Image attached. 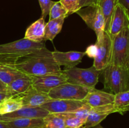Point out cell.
<instances>
[{"mask_svg":"<svg viewBox=\"0 0 129 128\" xmlns=\"http://www.w3.org/2000/svg\"><path fill=\"white\" fill-rule=\"evenodd\" d=\"M15 67L29 76L61 74L62 70L53 57L52 52L46 47L21 58Z\"/></svg>","mask_w":129,"mask_h":128,"instance_id":"1","label":"cell"},{"mask_svg":"<svg viewBox=\"0 0 129 128\" xmlns=\"http://www.w3.org/2000/svg\"><path fill=\"white\" fill-rule=\"evenodd\" d=\"M46 47L45 41L35 42L28 39H20L0 45V64H15L28 54Z\"/></svg>","mask_w":129,"mask_h":128,"instance_id":"2","label":"cell"},{"mask_svg":"<svg viewBox=\"0 0 129 128\" xmlns=\"http://www.w3.org/2000/svg\"><path fill=\"white\" fill-rule=\"evenodd\" d=\"M105 89L113 94L129 90L127 68L110 63L101 71Z\"/></svg>","mask_w":129,"mask_h":128,"instance_id":"3","label":"cell"},{"mask_svg":"<svg viewBox=\"0 0 129 128\" xmlns=\"http://www.w3.org/2000/svg\"><path fill=\"white\" fill-rule=\"evenodd\" d=\"M110 63L125 68L129 65V25L112 39Z\"/></svg>","mask_w":129,"mask_h":128,"instance_id":"4","label":"cell"},{"mask_svg":"<svg viewBox=\"0 0 129 128\" xmlns=\"http://www.w3.org/2000/svg\"><path fill=\"white\" fill-rule=\"evenodd\" d=\"M62 72L66 76L68 82L88 88H95L101 74V71L93 65L88 69H79L76 67L65 69Z\"/></svg>","mask_w":129,"mask_h":128,"instance_id":"5","label":"cell"},{"mask_svg":"<svg viewBox=\"0 0 129 128\" xmlns=\"http://www.w3.org/2000/svg\"><path fill=\"white\" fill-rule=\"evenodd\" d=\"M76 13L83 19L88 27L94 31L96 35V41L103 39L105 33V18L100 6L82 8Z\"/></svg>","mask_w":129,"mask_h":128,"instance_id":"6","label":"cell"},{"mask_svg":"<svg viewBox=\"0 0 129 128\" xmlns=\"http://www.w3.org/2000/svg\"><path fill=\"white\" fill-rule=\"evenodd\" d=\"M91 89L67 82L52 89L48 94L52 99L83 100Z\"/></svg>","mask_w":129,"mask_h":128,"instance_id":"7","label":"cell"},{"mask_svg":"<svg viewBox=\"0 0 129 128\" xmlns=\"http://www.w3.org/2000/svg\"><path fill=\"white\" fill-rule=\"evenodd\" d=\"M30 77L33 87L38 91L46 94H49L54 88L68 82L66 76L63 72L61 74H51Z\"/></svg>","mask_w":129,"mask_h":128,"instance_id":"8","label":"cell"},{"mask_svg":"<svg viewBox=\"0 0 129 128\" xmlns=\"http://www.w3.org/2000/svg\"><path fill=\"white\" fill-rule=\"evenodd\" d=\"M95 44L98 48V51L94 58L93 65L97 70L102 71L110 63L112 40L109 35L105 31L103 39L96 41Z\"/></svg>","mask_w":129,"mask_h":128,"instance_id":"9","label":"cell"},{"mask_svg":"<svg viewBox=\"0 0 129 128\" xmlns=\"http://www.w3.org/2000/svg\"><path fill=\"white\" fill-rule=\"evenodd\" d=\"M84 104V103L82 100L52 99L40 107L47 110L49 113L62 114L74 112Z\"/></svg>","mask_w":129,"mask_h":128,"instance_id":"10","label":"cell"},{"mask_svg":"<svg viewBox=\"0 0 129 128\" xmlns=\"http://www.w3.org/2000/svg\"><path fill=\"white\" fill-rule=\"evenodd\" d=\"M128 25H129V15L122 5L117 3L112 15L107 33L112 40Z\"/></svg>","mask_w":129,"mask_h":128,"instance_id":"11","label":"cell"},{"mask_svg":"<svg viewBox=\"0 0 129 128\" xmlns=\"http://www.w3.org/2000/svg\"><path fill=\"white\" fill-rule=\"evenodd\" d=\"M49 114V112L41 107H21L8 114L0 115V121L7 122L23 118H43Z\"/></svg>","mask_w":129,"mask_h":128,"instance_id":"12","label":"cell"},{"mask_svg":"<svg viewBox=\"0 0 129 128\" xmlns=\"http://www.w3.org/2000/svg\"><path fill=\"white\" fill-rule=\"evenodd\" d=\"M52 52L53 57L55 62L60 67L64 66L66 69L75 67L86 55L85 52L76 51H69L66 52L54 51Z\"/></svg>","mask_w":129,"mask_h":128,"instance_id":"13","label":"cell"},{"mask_svg":"<svg viewBox=\"0 0 129 128\" xmlns=\"http://www.w3.org/2000/svg\"><path fill=\"white\" fill-rule=\"evenodd\" d=\"M115 94L92 88L82 101L91 107L112 104L114 101Z\"/></svg>","mask_w":129,"mask_h":128,"instance_id":"14","label":"cell"},{"mask_svg":"<svg viewBox=\"0 0 129 128\" xmlns=\"http://www.w3.org/2000/svg\"><path fill=\"white\" fill-rule=\"evenodd\" d=\"M20 95L22 99L23 107H40L52 100L49 94L38 91L33 87Z\"/></svg>","mask_w":129,"mask_h":128,"instance_id":"15","label":"cell"},{"mask_svg":"<svg viewBox=\"0 0 129 128\" xmlns=\"http://www.w3.org/2000/svg\"><path fill=\"white\" fill-rule=\"evenodd\" d=\"M45 26V19L40 18L27 28L24 38L35 42H42L44 41Z\"/></svg>","mask_w":129,"mask_h":128,"instance_id":"16","label":"cell"},{"mask_svg":"<svg viewBox=\"0 0 129 128\" xmlns=\"http://www.w3.org/2000/svg\"><path fill=\"white\" fill-rule=\"evenodd\" d=\"M26 75H28L18 70L15 64H0V80L6 85Z\"/></svg>","mask_w":129,"mask_h":128,"instance_id":"17","label":"cell"},{"mask_svg":"<svg viewBox=\"0 0 129 128\" xmlns=\"http://www.w3.org/2000/svg\"><path fill=\"white\" fill-rule=\"evenodd\" d=\"M32 87L31 77L26 75L8 85V93L11 96L19 95L27 92Z\"/></svg>","mask_w":129,"mask_h":128,"instance_id":"18","label":"cell"},{"mask_svg":"<svg viewBox=\"0 0 129 128\" xmlns=\"http://www.w3.org/2000/svg\"><path fill=\"white\" fill-rule=\"evenodd\" d=\"M5 122L10 128H44V118H23Z\"/></svg>","mask_w":129,"mask_h":128,"instance_id":"19","label":"cell"},{"mask_svg":"<svg viewBox=\"0 0 129 128\" xmlns=\"http://www.w3.org/2000/svg\"><path fill=\"white\" fill-rule=\"evenodd\" d=\"M65 18H60L58 19L49 20L45 26L44 41L50 40L52 41L54 40L55 36L61 31Z\"/></svg>","mask_w":129,"mask_h":128,"instance_id":"20","label":"cell"},{"mask_svg":"<svg viewBox=\"0 0 129 128\" xmlns=\"http://www.w3.org/2000/svg\"><path fill=\"white\" fill-rule=\"evenodd\" d=\"M21 107L23 104L21 95L10 96L0 103V115L12 112Z\"/></svg>","mask_w":129,"mask_h":128,"instance_id":"21","label":"cell"},{"mask_svg":"<svg viewBox=\"0 0 129 128\" xmlns=\"http://www.w3.org/2000/svg\"><path fill=\"white\" fill-rule=\"evenodd\" d=\"M115 112L123 115L129 111V90L115 94L113 103Z\"/></svg>","mask_w":129,"mask_h":128,"instance_id":"22","label":"cell"},{"mask_svg":"<svg viewBox=\"0 0 129 128\" xmlns=\"http://www.w3.org/2000/svg\"><path fill=\"white\" fill-rule=\"evenodd\" d=\"M117 3V0H100L99 6L104 16L105 31L107 33L108 31L111 18Z\"/></svg>","mask_w":129,"mask_h":128,"instance_id":"23","label":"cell"},{"mask_svg":"<svg viewBox=\"0 0 129 128\" xmlns=\"http://www.w3.org/2000/svg\"><path fill=\"white\" fill-rule=\"evenodd\" d=\"M108 115V114L92 107L83 128H92L100 124Z\"/></svg>","mask_w":129,"mask_h":128,"instance_id":"24","label":"cell"},{"mask_svg":"<svg viewBox=\"0 0 129 128\" xmlns=\"http://www.w3.org/2000/svg\"><path fill=\"white\" fill-rule=\"evenodd\" d=\"M44 128H66L64 118L60 114L49 113L44 118Z\"/></svg>","mask_w":129,"mask_h":128,"instance_id":"25","label":"cell"},{"mask_svg":"<svg viewBox=\"0 0 129 128\" xmlns=\"http://www.w3.org/2000/svg\"><path fill=\"white\" fill-rule=\"evenodd\" d=\"M65 121L66 128H81L84 125L86 120L76 117L71 112L60 114Z\"/></svg>","mask_w":129,"mask_h":128,"instance_id":"26","label":"cell"},{"mask_svg":"<svg viewBox=\"0 0 129 128\" xmlns=\"http://www.w3.org/2000/svg\"><path fill=\"white\" fill-rule=\"evenodd\" d=\"M68 12L65 8L61 5L59 1H57L54 3L50 8L49 13V20L58 19L60 18L68 17Z\"/></svg>","mask_w":129,"mask_h":128,"instance_id":"27","label":"cell"},{"mask_svg":"<svg viewBox=\"0 0 129 128\" xmlns=\"http://www.w3.org/2000/svg\"><path fill=\"white\" fill-rule=\"evenodd\" d=\"M59 2L67 10L68 16L76 13L79 10V0H60Z\"/></svg>","mask_w":129,"mask_h":128,"instance_id":"28","label":"cell"},{"mask_svg":"<svg viewBox=\"0 0 129 128\" xmlns=\"http://www.w3.org/2000/svg\"><path fill=\"white\" fill-rule=\"evenodd\" d=\"M91 108V107L89 106L88 104H84L80 108H79L78 110H76L74 112H71V114L76 117L86 120V119L89 115Z\"/></svg>","mask_w":129,"mask_h":128,"instance_id":"29","label":"cell"},{"mask_svg":"<svg viewBox=\"0 0 129 128\" xmlns=\"http://www.w3.org/2000/svg\"><path fill=\"white\" fill-rule=\"evenodd\" d=\"M40 4V8L42 11V16L43 18L45 19L47 15H49L50 8L54 5L55 1L52 0H38Z\"/></svg>","mask_w":129,"mask_h":128,"instance_id":"30","label":"cell"},{"mask_svg":"<svg viewBox=\"0 0 129 128\" xmlns=\"http://www.w3.org/2000/svg\"><path fill=\"white\" fill-rule=\"evenodd\" d=\"M100 0H79V9L87 6H99Z\"/></svg>","mask_w":129,"mask_h":128,"instance_id":"31","label":"cell"},{"mask_svg":"<svg viewBox=\"0 0 129 128\" xmlns=\"http://www.w3.org/2000/svg\"><path fill=\"white\" fill-rule=\"evenodd\" d=\"M97 51H98V48L96 44H93L87 47L85 53L88 57L93 58H94L97 55Z\"/></svg>","mask_w":129,"mask_h":128,"instance_id":"32","label":"cell"},{"mask_svg":"<svg viewBox=\"0 0 129 128\" xmlns=\"http://www.w3.org/2000/svg\"><path fill=\"white\" fill-rule=\"evenodd\" d=\"M117 3L125 9L129 15V0H117Z\"/></svg>","mask_w":129,"mask_h":128,"instance_id":"33","label":"cell"},{"mask_svg":"<svg viewBox=\"0 0 129 128\" xmlns=\"http://www.w3.org/2000/svg\"><path fill=\"white\" fill-rule=\"evenodd\" d=\"M0 93H5L8 94V85L5 84L0 80Z\"/></svg>","mask_w":129,"mask_h":128,"instance_id":"34","label":"cell"},{"mask_svg":"<svg viewBox=\"0 0 129 128\" xmlns=\"http://www.w3.org/2000/svg\"><path fill=\"white\" fill-rule=\"evenodd\" d=\"M11 95H9L8 94H5V93H0V103L3 101V100H5L6 98L9 97Z\"/></svg>","mask_w":129,"mask_h":128,"instance_id":"35","label":"cell"},{"mask_svg":"<svg viewBox=\"0 0 129 128\" xmlns=\"http://www.w3.org/2000/svg\"><path fill=\"white\" fill-rule=\"evenodd\" d=\"M0 128H10L6 122L3 121H0Z\"/></svg>","mask_w":129,"mask_h":128,"instance_id":"36","label":"cell"},{"mask_svg":"<svg viewBox=\"0 0 129 128\" xmlns=\"http://www.w3.org/2000/svg\"><path fill=\"white\" fill-rule=\"evenodd\" d=\"M92 128H104V127H102V125H100V124H98V125H96V126L93 127H92Z\"/></svg>","mask_w":129,"mask_h":128,"instance_id":"37","label":"cell"},{"mask_svg":"<svg viewBox=\"0 0 129 128\" xmlns=\"http://www.w3.org/2000/svg\"><path fill=\"white\" fill-rule=\"evenodd\" d=\"M127 72H128V84H129V65L127 67Z\"/></svg>","mask_w":129,"mask_h":128,"instance_id":"38","label":"cell"},{"mask_svg":"<svg viewBox=\"0 0 129 128\" xmlns=\"http://www.w3.org/2000/svg\"><path fill=\"white\" fill-rule=\"evenodd\" d=\"M35 128H39V127H35Z\"/></svg>","mask_w":129,"mask_h":128,"instance_id":"39","label":"cell"},{"mask_svg":"<svg viewBox=\"0 0 129 128\" xmlns=\"http://www.w3.org/2000/svg\"><path fill=\"white\" fill-rule=\"evenodd\" d=\"M81 128H83V127H81Z\"/></svg>","mask_w":129,"mask_h":128,"instance_id":"40","label":"cell"}]
</instances>
